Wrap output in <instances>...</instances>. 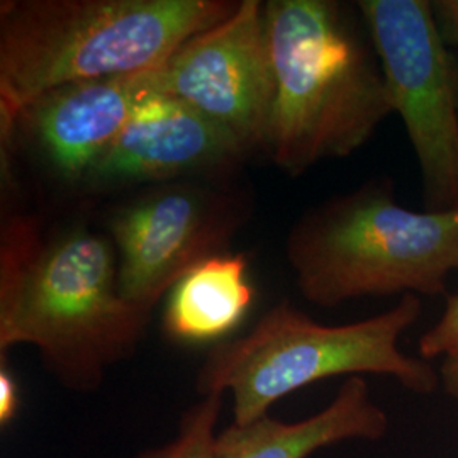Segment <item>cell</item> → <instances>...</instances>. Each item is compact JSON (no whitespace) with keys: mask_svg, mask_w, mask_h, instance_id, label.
<instances>
[{"mask_svg":"<svg viewBox=\"0 0 458 458\" xmlns=\"http://www.w3.org/2000/svg\"><path fill=\"white\" fill-rule=\"evenodd\" d=\"M151 314L128 302L109 236L83 226L43 233L13 216L0 238V357L31 344L72 393H96L107 372L134 355Z\"/></svg>","mask_w":458,"mask_h":458,"instance_id":"obj_1","label":"cell"},{"mask_svg":"<svg viewBox=\"0 0 458 458\" xmlns=\"http://www.w3.org/2000/svg\"><path fill=\"white\" fill-rule=\"evenodd\" d=\"M234 0H2L0 126L66 83L155 70Z\"/></svg>","mask_w":458,"mask_h":458,"instance_id":"obj_2","label":"cell"},{"mask_svg":"<svg viewBox=\"0 0 458 458\" xmlns=\"http://www.w3.org/2000/svg\"><path fill=\"white\" fill-rule=\"evenodd\" d=\"M276 96L265 149L291 177L360 149L394 114L378 58L340 2L267 0Z\"/></svg>","mask_w":458,"mask_h":458,"instance_id":"obj_3","label":"cell"},{"mask_svg":"<svg viewBox=\"0 0 458 458\" xmlns=\"http://www.w3.org/2000/svg\"><path fill=\"white\" fill-rule=\"evenodd\" d=\"M285 253L301 294L321 308L445 294L458 272V208L412 211L395 202L391 182H367L302 214Z\"/></svg>","mask_w":458,"mask_h":458,"instance_id":"obj_4","label":"cell"},{"mask_svg":"<svg viewBox=\"0 0 458 458\" xmlns=\"http://www.w3.org/2000/svg\"><path fill=\"white\" fill-rule=\"evenodd\" d=\"M420 314V297L408 294L389 311L327 327L280 301L245 335L214 344L197 370V393L231 394L236 425L260 420L282 397L329 377H393L412 393H433L440 374L399 348Z\"/></svg>","mask_w":458,"mask_h":458,"instance_id":"obj_5","label":"cell"},{"mask_svg":"<svg viewBox=\"0 0 458 458\" xmlns=\"http://www.w3.org/2000/svg\"><path fill=\"white\" fill-rule=\"evenodd\" d=\"M394 113L421 168L428 211L458 208V64L428 0H360Z\"/></svg>","mask_w":458,"mask_h":458,"instance_id":"obj_6","label":"cell"},{"mask_svg":"<svg viewBox=\"0 0 458 458\" xmlns=\"http://www.w3.org/2000/svg\"><path fill=\"white\" fill-rule=\"evenodd\" d=\"M250 211V197L221 182L148 185L117 206L107 223L121 294L151 314L183 274L228 251Z\"/></svg>","mask_w":458,"mask_h":458,"instance_id":"obj_7","label":"cell"},{"mask_svg":"<svg viewBox=\"0 0 458 458\" xmlns=\"http://www.w3.org/2000/svg\"><path fill=\"white\" fill-rule=\"evenodd\" d=\"M155 89L209 117L250 155L265 149L276 96L265 2L240 0L226 19L185 41L155 70Z\"/></svg>","mask_w":458,"mask_h":458,"instance_id":"obj_8","label":"cell"},{"mask_svg":"<svg viewBox=\"0 0 458 458\" xmlns=\"http://www.w3.org/2000/svg\"><path fill=\"white\" fill-rule=\"evenodd\" d=\"M248 155L231 132L187 102L153 94L136 106L85 185L104 191L136 183L221 181Z\"/></svg>","mask_w":458,"mask_h":458,"instance_id":"obj_9","label":"cell"},{"mask_svg":"<svg viewBox=\"0 0 458 458\" xmlns=\"http://www.w3.org/2000/svg\"><path fill=\"white\" fill-rule=\"evenodd\" d=\"M155 70L51 89L0 126L2 147L19 140L56 179L85 183L136 106L157 94Z\"/></svg>","mask_w":458,"mask_h":458,"instance_id":"obj_10","label":"cell"},{"mask_svg":"<svg viewBox=\"0 0 458 458\" xmlns=\"http://www.w3.org/2000/svg\"><path fill=\"white\" fill-rule=\"evenodd\" d=\"M389 431L382 410L363 377H348L325 410L306 420L285 423L263 416L248 425H231L217 435L214 458H310L350 440L377 442Z\"/></svg>","mask_w":458,"mask_h":458,"instance_id":"obj_11","label":"cell"},{"mask_svg":"<svg viewBox=\"0 0 458 458\" xmlns=\"http://www.w3.org/2000/svg\"><path fill=\"white\" fill-rule=\"evenodd\" d=\"M245 253H219L192 267L166 294L162 327L175 344H223L255 302Z\"/></svg>","mask_w":458,"mask_h":458,"instance_id":"obj_12","label":"cell"},{"mask_svg":"<svg viewBox=\"0 0 458 458\" xmlns=\"http://www.w3.org/2000/svg\"><path fill=\"white\" fill-rule=\"evenodd\" d=\"M223 395H204L183 411L172 440L134 458H214Z\"/></svg>","mask_w":458,"mask_h":458,"instance_id":"obj_13","label":"cell"},{"mask_svg":"<svg viewBox=\"0 0 458 458\" xmlns=\"http://www.w3.org/2000/svg\"><path fill=\"white\" fill-rule=\"evenodd\" d=\"M458 348V293L450 295L442 318L420 340L421 359L445 357Z\"/></svg>","mask_w":458,"mask_h":458,"instance_id":"obj_14","label":"cell"},{"mask_svg":"<svg viewBox=\"0 0 458 458\" xmlns=\"http://www.w3.org/2000/svg\"><path fill=\"white\" fill-rule=\"evenodd\" d=\"M21 408V394L17 380L5 365L0 361V425H11Z\"/></svg>","mask_w":458,"mask_h":458,"instance_id":"obj_15","label":"cell"},{"mask_svg":"<svg viewBox=\"0 0 458 458\" xmlns=\"http://www.w3.org/2000/svg\"><path fill=\"white\" fill-rule=\"evenodd\" d=\"M443 38L448 43L458 45V0L431 2Z\"/></svg>","mask_w":458,"mask_h":458,"instance_id":"obj_16","label":"cell"},{"mask_svg":"<svg viewBox=\"0 0 458 458\" xmlns=\"http://www.w3.org/2000/svg\"><path fill=\"white\" fill-rule=\"evenodd\" d=\"M440 384H442L445 393L458 401V348L443 357Z\"/></svg>","mask_w":458,"mask_h":458,"instance_id":"obj_17","label":"cell"}]
</instances>
